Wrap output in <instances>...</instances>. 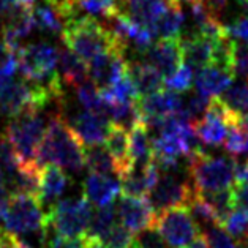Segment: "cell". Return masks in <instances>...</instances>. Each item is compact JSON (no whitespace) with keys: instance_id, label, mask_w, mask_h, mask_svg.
Here are the masks:
<instances>
[{"instance_id":"cell-55","label":"cell","mask_w":248,"mask_h":248,"mask_svg":"<svg viewBox=\"0 0 248 248\" xmlns=\"http://www.w3.org/2000/svg\"><path fill=\"white\" fill-rule=\"evenodd\" d=\"M45 3L52 5V7H56V8H57V0H45Z\"/></svg>"},{"instance_id":"cell-48","label":"cell","mask_w":248,"mask_h":248,"mask_svg":"<svg viewBox=\"0 0 248 248\" xmlns=\"http://www.w3.org/2000/svg\"><path fill=\"white\" fill-rule=\"evenodd\" d=\"M205 3H207V7L212 10V13H215V15H218L220 11H223L226 8V5L229 0H204Z\"/></svg>"},{"instance_id":"cell-32","label":"cell","mask_w":248,"mask_h":248,"mask_svg":"<svg viewBox=\"0 0 248 248\" xmlns=\"http://www.w3.org/2000/svg\"><path fill=\"white\" fill-rule=\"evenodd\" d=\"M220 98L235 114H239V116H248V81L234 84Z\"/></svg>"},{"instance_id":"cell-22","label":"cell","mask_w":248,"mask_h":248,"mask_svg":"<svg viewBox=\"0 0 248 248\" xmlns=\"http://www.w3.org/2000/svg\"><path fill=\"white\" fill-rule=\"evenodd\" d=\"M105 144L106 149L112 155L114 161H116L117 175L119 177H124L135 166L130 152V135H126V130L122 128V126L111 124V128L109 133H108Z\"/></svg>"},{"instance_id":"cell-7","label":"cell","mask_w":248,"mask_h":248,"mask_svg":"<svg viewBox=\"0 0 248 248\" xmlns=\"http://www.w3.org/2000/svg\"><path fill=\"white\" fill-rule=\"evenodd\" d=\"M17 65L26 81L45 84L57 75L59 51L49 43H30L16 52Z\"/></svg>"},{"instance_id":"cell-51","label":"cell","mask_w":248,"mask_h":248,"mask_svg":"<svg viewBox=\"0 0 248 248\" xmlns=\"http://www.w3.org/2000/svg\"><path fill=\"white\" fill-rule=\"evenodd\" d=\"M13 248H33L30 244H27L26 240H22L17 235H13Z\"/></svg>"},{"instance_id":"cell-38","label":"cell","mask_w":248,"mask_h":248,"mask_svg":"<svg viewBox=\"0 0 248 248\" xmlns=\"http://www.w3.org/2000/svg\"><path fill=\"white\" fill-rule=\"evenodd\" d=\"M101 242L105 248H133V245H135V232H131L122 223H116Z\"/></svg>"},{"instance_id":"cell-59","label":"cell","mask_w":248,"mask_h":248,"mask_svg":"<svg viewBox=\"0 0 248 248\" xmlns=\"http://www.w3.org/2000/svg\"><path fill=\"white\" fill-rule=\"evenodd\" d=\"M245 244H247V248H248V239L245 240Z\"/></svg>"},{"instance_id":"cell-42","label":"cell","mask_w":248,"mask_h":248,"mask_svg":"<svg viewBox=\"0 0 248 248\" xmlns=\"http://www.w3.org/2000/svg\"><path fill=\"white\" fill-rule=\"evenodd\" d=\"M17 70H19L17 56L15 52L7 54V56L0 60V87L7 86V84L13 81V76L16 75Z\"/></svg>"},{"instance_id":"cell-44","label":"cell","mask_w":248,"mask_h":248,"mask_svg":"<svg viewBox=\"0 0 248 248\" xmlns=\"http://www.w3.org/2000/svg\"><path fill=\"white\" fill-rule=\"evenodd\" d=\"M5 16L21 13V11H32L37 7V0H0Z\"/></svg>"},{"instance_id":"cell-60","label":"cell","mask_w":248,"mask_h":248,"mask_svg":"<svg viewBox=\"0 0 248 248\" xmlns=\"http://www.w3.org/2000/svg\"><path fill=\"white\" fill-rule=\"evenodd\" d=\"M133 248H135V245H133Z\"/></svg>"},{"instance_id":"cell-35","label":"cell","mask_w":248,"mask_h":248,"mask_svg":"<svg viewBox=\"0 0 248 248\" xmlns=\"http://www.w3.org/2000/svg\"><path fill=\"white\" fill-rule=\"evenodd\" d=\"M76 96H78V101L84 106L86 111L100 112L103 95L98 86H96L92 79L84 81L82 84H79V86L76 87Z\"/></svg>"},{"instance_id":"cell-29","label":"cell","mask_w":248,"mask_h":248,"mask_svg":"<svg viewBox=\"0 0 248 248\" xmlns=\"http://www.w3.org/2000/svg\"><path fill=\"white\" fill-rule=\"evenodd\" d=\"M184 26V13L180 3L174 2L155 27V35L160 38H177Z\"/></svg>"},{"instance_id":"cell-52","label":"cell","mask_w":248,"mask_h":248,"mask_svg":"<svg viewBox=\"0 0 248 248\" xmlns=\"http://www.w3.org/2000/svg\"><path fill=\"white\" fill-rule=\"evenodd\" d=\"M11 51L8 49L7 46H5V43H3V40H0V60H2L7 54H10Z\"/></svg>"},{"instance_id":"cell-16","label":"cell","mask_w":248,"mask_h":248,"mask_svg":"<svg viewBox=\"0 0 248 248\" xmlns=\"http://www.w3.org/2000/svg\"><path fill=\"white\" fill-rule=\"evenodd\" d=\"M234 71L226 66L212 63L198 71L195 78L196 92L207 98H215L226 92L234 82Z\"/></svg>"},{"instance_id":"cell-21","label":"cell","mask_w":248,"mask_h":248,"mask_svg":"<svg viewBox=\"0 0 248 248\" xmlns=\"http://www.w3.org/2000/svg\"><path fill=\"white\" fill-rule=\"evenodd\" d=\"M139 108H141L144 119H154V117H165L172 112H177L184 108L182 98L179 93L172 90L163 89L154 95L142 96L139 100Z\"/></svg>"},{"instance_id":"cell-33","label":"cell","mask_w":248,"mask_h":248,"mask_svg":"<svg viewBox=\"0 0 248 248\" xmlns=\"http://www.w3.org/2000/svg\"><path fill=\"white\" fill-rule=\"evenodd\" d=\"M223 146H225L226 152L229 155H232V158L248 152V135L244 128V125H242V119L239 122H235L234 125L229 126L228 136Z\"/></svg>"},{"instance_id":"cell-8","label":"cell","mask_w":248,"mask_h":248,"mask_svg":"<svg viewBox=\"0 0 248 248\" xmlns=\"http://www.w3.org/2000/svg\"><path fill=\"white\" fill-rule=\"evenodd\" d=\"M154 228L172 248H186L201 234L188 207H172L156 214Z\"/></svg>"},{"instance_id":"cell-50","label":"cell","mask_w":248,"mask_h":248,"mask_svg":"<svg viewBox=\"0 0 248 248\" xmlns=\"http://www.w3.org/2000/svg\"><path fill=\"white\" fill-rule=\"evenodd\" d=\"M86 248H105V245H103L101 240L89 237V235L86 234Z\"/></svg>"},{"instance_id":"cell-12","label":"cell","mask_w":248,"mask_h":248,"mask_svg":"<svg viewBox=\"0 0 248 248\" xmlns=\"http://www.w3.org/2000/svg\"><path fill=\"white\" fill-rule=\"evenodd\" d=\"M147 62L155 66L160 73L166 78L174 75L184 65V49L182 37L177 38H160L146 52Z\"/></svg>"},{"instance_id":"cell-17","label":"cell","mask_w":248,"mask_h":248,"mask_svg":"<svg viewBox=\"0 0 248 248\" xmlns=\"http://www.w3.org/2000/svg\"><path fill=\"white\" fill-rule=\"evenodd\" d=\"M217 45H218V41L210 40L201 33H191L190 37L182 38L184 60L186 62V65L198 70L215 63Z\"/></svg>"},{"instance_id":"cell-39","label":"cell","mask_w":248,"mask_h":248,"mask_svg":"<svg viewBox=\"0 0 248 248\" xmlns=\"http://www.w3.org/2000/svg\"><path fill=\"white\" fill-rule=\"evenodd\" d=\"M205 239L210 248H240V244L234 237H231L221 226H214L205 229Z\"/></svg>"},{"instance_id":"cell-37","label":"cell","mask_w":248,"mask_h":248,"mask_svg":"<svg viewBox=\"0 0 248 248\" xmlns=\"http://www.w3.org/2000/svg\"><path fill=\"white\" fill-rule=\"evenodd\" d=\"M193 81H195V68L184 63L174 75L166 78L165 89L172 90L175 93H184L191 87Z\"/></svg>"},{"instance_id":"cell-25","label":"cell","mask_w":248,"mask_h":248,"mask_svg":"<svg viewBox=\"0 0 248 248\" xmlns=\"http://www.w3.org/2000/svg\"><path fill=\"white\" fill-rule=\"evenodd\" d=\"M130 152L135 165H147L152 161L154 139L150 138V131L144 120L130 130Z\"/></svg>"},{"instance_id":"cell-14","label":"cell","mask_w":248,"mask_h":248,"mask_svg":"<svg viewBox=\"0 0 248 248\" xmlns=\"http://www.w3.org/2000/svg\"><path fill=\"white\" fill-rule=\"evenodd\" d=\"M175 0H122L119 8L139 26L150 29L155 33V27L169 7Z\"/></svg>"},{"instance_id":"cell-49","label":"cell","mask_w":248,"mask_h":248,"mask_svg":"<svg viewBox=\"0 0 248 248\" xmlns=\"http://www.w3.org/2000/svg\"><path fill=\"white\" fill-rule=\"evenodd\" d=\"M186 248H210V245H209V242H207V239H205V235L201 232L198 235V237L191 242V244L186 247Z\"/></svg>"},{"instance_id":"cell-46","label":"cell","mask_w":248,"mask_h":248,"mask_svg":"<svg viewBox=\"0 0 248 248\" xmlns=\"http://www.w3.org/2000/svg\"><path fill=\"white\" fill-rule=\"evenodd\" d=\"M57 10L60 11V15L63 16L65 22L75 17L76 15V7H75V0H57Z\"/></svg>"},{"instance_id":"cell-6","label":"cell","mask_w":248,"mask_h":248,"mask_svg":"<svg viewBox=\"0 0 248 248\" xmlns=\"http://www.w3.org/2000/svg\"><path fill=\"white\" fill-rule=\"evenodd\" d=\"M92 202L86 196L60 199L47 210L49 226L63 237H82L92 220Z\"/></svg>"},{"instance_id":"cell-45","label":"cell","mask_w":248,"mask_h":248,"mask_svg":"<svg viewBox=\"0 0 248 248\" xmlns=\"http://www.w3.org/2000/svg\"><path fill=\"white\" fill-rule=\"evenodd\" d=\"M232 191H234L235 209H248V182L234 184Z\"/></svg>"},{"instance_id":"cell-57","label":"cell","mask_w":248,"mask_h":248,"mask_svg":"<svg viewBox=\"0 0 248 248\" xmlns=\"http://www.w3.org/2000/svg\"><path fill=\"white\" fill-rule=\"evenodd\" d=\"M3 234V231H2V228H0V235H2Z\"/></svg>"},{"instance_id":"cell-26","label":"cell","mask_w":248,"mask_h":248,"mask_svg":"<svg viewBox=\"0 0 248 248\" xmlns=\"http://www.w3.org/2000/svg\"><path fill=\"white\" fill-rule=\"evenodd\" d=\"M86 166L90 172L112 175L117 174V166L109 150L103 146H92L86 149Z\"/></svg>"},{"instance_id":"cell-4","label":"cell","mask_w":248,"mask_h":248,"mask_svg":"<svg viewBox=\"0 0 248 248\" xmlns=\"http://www.w3.org/2000/svg\"><path fill=\"white\" fill-rule=\"evenodd\" d=\"M5 231L13 235H26L49 231V217L38 198L29 195H11L7 212L2 217Z\"/></svg>"},{"instance_id":"cell-23","label":"cell","mask_w":248,"mask_h":248,"mask_svg":"<svg viewBox=\"0 0 248 248\" xmlns=\"http://www.w3.org/2000/svg\"><path fill=\"white\" fill-rule=\"evenodd\" d=\"M70 185V177L62 168L59 166H45L41 174V188H40V201L41 204L54 205L60 201V196Z\"/></svg>"},{"instance_id":"cell-13","label":"cell","mask_w":248,"mask_h":248,"mask_svg":"<svg viewBox=\"0 0 248 248\" xmlns=\"http://www.w3.org/2000/svg\"><path fill=\"white\" fill-rule=\"evenodd\" d=\"M70 126L81 139L84 146H101L106 141L111 122L101 114L93 111H82L70 119Z\"/></svg>"},{"instance_id":"cell-36","label":"cell","mask_w":248,"mask_h":248,"mask_svg":"<svg viewBox=\"0 0 248 248\" xmlns=\"http://www.w3.org/2000/svg\"><path fill=\"white\" fill-rule=\"evenodd\" d=\"M17 165H19V156L3 133V135H0V174L3 175L7 182L13 177Z\"/></svg>"},{"instance_id":"cell-53","label":"cell","mask_w":248,"mask_h":248,"mask_svg":"<svg viewBox=\"0 0 248 248\" xmlns=\"http://www.w3.org/2000/svg\"><path fill=\"white\" fill-rule=\"evenodd\" d=\"M237 5H239L242 10L248 13V0H237Z\"/></svg>"},{"instance_id":"cell-28","label":"cell","mask_w":248,"mask_h":248,"mask_svg":"<svg viewBox=\"0 0 248 248\" xmlns=\"http://www.w3.org/2000/svg\"><path fill=\"white\" fill-rule=\"evenodd\" d=\"M116 217H117V207H114V204L105 205V207H98L96 212H93L92 220L87 229L89 237L103 240L111 231L112 226L116 225Z\"/></svg>"},{"instance_id":"cell-9","label":"cell","mask_w":248,"mask_h":248,"mask_svg":"<svg viewBox=\"0 0 248 248\" xmlns=\"http://www.w3.org/2000/svg\"><path fill=\"white\" fill-rule=\"evenodd\" d=\"M196 188L190 180L180 179L172 171L161 174L156 180L152 191L149 193V202L152 204L156 214L172 207H188L191 198L195 196Z\"/></svg>"},{"instance_id":"cell-56","label":"cell","mask_w":248,"mask_h":248,"mask_svg":"<svg viewBox=\"0 0 248 248\" xmlns=\"http://www.w3.org/2000/svg\"><path fill=\"white\" fill-rule=\"evenodd\" d=\"M2 179H5V177H3V175H2V174H0V180H2Z\"/></svg>"},{"instance_id":"cell-41","label":"cell","mask_w":248,"mask_h":248,"mask_svg":"<svg viewBox=\"0 0 248 248\" xmlns=\"http://www.w3.org/2000/svg\"><path fill=\"white\" fill-rule=\"evenodd\" d=\"M135 248H172V247L161 237L155 228H150L139 232L138 239L135 240Z\"/></svg>"},{"instance_id":"cell-54","label":"cell","mask_w":248,"mask_h":248,"mask_svg":"<svg viewBox=\"0 0 248 248\" xmlns=\"http://www.w3.org/2000/svg\"><path fill=\"white\" fill-rule=\"evenodd\" d=\"M242 125H244V128H245L247 135H248V116H244V117H242Z\"/></svg>"},{"instance_id":"cell-24","label":"cell","mask_w":248,"mask_h":248,"mask_svg":"<svg viewBox=\"0 0 248 248\" xmlns=\"http://www.w3.org/2000/svg\"><path fill=\"white\" fill-rule=\"evenodd\" d=\"M59 76L66 86L78 87L84 81H87L89 75V63L76 56V54L68 49V47H62L59 51Z\"/></svg>"},{"instance_id":"cell-40","label":"cell","mask_w":248,"mask_h":248,"mask_svg":"<svg viewBox=\"0 0 248 248\" xmlns=\"http://www.w3.org/2000/svg\"><path fill=\"white\" fill-rule=\"evenodd\" d=\"M232 70L234 75L240 76L244 81H248V45L235 40L232 54Z\"/></svg>"},{"instance_id":"cell-2","label":"cell","mask_w":248,"mask_h":248,"mask_svg":"<svg viewBox=\"0 0 248 248\" xmlns=\"http://www.w3.org/2000/svg\"><path fill=\"white\" fill-rule=\"evenodd\" d=\"M62 41L68 49L87 63L109 51L126 52L111 29L105 27L93 16H75L66 21L62 32Z\"/></svg>"},{"instance_id":"cell-18","label":"cell","mask_w":248,"mask_h":248,"mask_svg":"<svg viewBox=\"0 0 248 248\" xmlns=\"http://www.w3.org/2000/svg\"><path fill=\"white\" fill-rule=\"evenodd\" d=\"M120 190V182L112 179L111 175L90 172L84 180V193L90 202L96 207H105L114 202Z\"/></svg>"},{"instance_id":"cell-43","label":"cell","mask_w":248,"mask_h":248,"mask_svg":"<svg viewBox=\"0 0 248 248\" xmlns=\"http://www.w3.org/2000/svg\"><path fill=\"white\" fill-rule=\"evenodd\" d=\"M226 32L232 40L248 45V13L235 17L229 26H226Z\"/></svg>"},{"instance_id":"cell-5","label":"cell","mask_w":248,"mask_h":248,"mask_svg":"<svg viewBox=\"0 0 248 248\" xmlns=\"http://www.w3.org/2000/svg\"><path fill=\"white\" fill-rule=\"evenodd\" d=\"M40 112V109H29L11 119L5 128V136L8 138L21 161L37 160L38 147L47 128Z\"/></svg>"},{"instance_id":"cell-31","label":"cell","mask_w":248,"mask_h":248,"mask_svg":"<svg viewBox=\"0 0 248 248\" xmlns=\"http://www.w3.org/2000/svg\"><path fill=\"white\" fill-rule=\"evenodd\" d=\"M188 209L191 212V217L195 218L198 226H202L205 229L220 226L218 218H217L214 209L210 207V204L205 201V198L196 190L195 196L191 198V201L188 204Z\"/></svg>"},{"instance_id":"cell-10","label":"cell","mask_w":248,"mask_h":248,"mask_svg":"<svg viewBox=\"0 0 248 248\" xmlns=\"http://www.w3.org/2000/svg\"><path fill=\"white\" fill-rule=\"evenodd\" d=\"M117 217L120 218V223L131 232L139 234L155 226L156 212L147 198L138 199L122 195L117 204Z\"/></svg>"},{"instance_id":"cell-30","label":"cell","mask_w":248,"mask_h":248,"mask_svg":"<svg viewBox=\"0 0 248 248\" xmlns=\"http://www.w3.org/2000/svg\"><path fill=\"white\" fill-rule=\"evenodd\" d=\"M201 193V191H199ZM205 198V201L210 204V207L214 209L217 218H218L220 226L226 221V218L235 210V202H234V191L232 186L226 190L214 191V193H201Z\"/></svg>"},{"instance_id":"cell-3","label":"cell","mask_w":248,"mask_h":248,"mask_svg":"<svg viewBox=\"0 0 248 248\" xmlns=\"http://www.w3.org/2000/svg\"><path fill=\"white\" fill-rule=\"evenodd\" d=\"M188 174L193 186L201 193H214L231 188L235 182V158L226 156H212L209 154H199L186 158Z\"/></svg>"},{"instance_id":"cell-34","label":"cell","mask_w":248,"mask_h":248,"mask_svg":"<svg viewBox=\"0 0 248 248\" xmlns=\"http://www.w3.org/2000/svg\"><path fill=\"white\" fill-rule=\"evenodd\" d=\"M225 231L242 244L248 239V209H235L221 226Z\"/></svg>"},{"instance_id":"cell-20","label":"cell","mask_w":248,"mask_h":248,"mask_svg":"<svg viewBox=\"0 0 248 248\" xmlns=\"http://www.w3.org/2000/svg\"><path fill=\"white\" fill-rule=\"evenodd\" d=\"M43 168L37 160L33 161H21L17 165L16 172L8 180V184L15 188L13 195H29L40 199L41 188V174Z\"/></svg>"},{"instance_id":"cell-58","label":"cell","mask_w":248,"mask_h":248,"mask_svg":"<svg viewBox=\"0 0 248 248\" xmlns=\"http://www.w3.org/2000/svg\"><path fill=\"white\" fill-rule=\"evenodd\" d=\"M108 2H117V0H108Z\"/></svg>"},{"instance_id":"cell-1","label":"cell","mask_w":248,"mask_h":248,"mask_svg":"<svg viewBox=\"0 0 248 248\" xmlns=\"http://www.w3.org/2000/svg\"><path fill=\"white\" fill-rule=\"evenodd\" d=\"M37 161L41 166H59L68 171H81L86 166L84 144L62 114H54L49 119Z\"/></svg>"},{"instance_id":"cell-47","label":"cell","mask_w":248,"mask_h":248,"mask_svg":"<svg viewBox=\"0 0 248 248\" xmlns=\"http://www.w3.org/2000/svg\"><path fill=\"white\" fill-rule=\"evenodd\" d=\"M248 182V160L244 165H235V182L234 184H247Z\"/></svg>"},{"instance_id":"cell-19","label":"cell","mask_w":248,"mask_h":248,"mask_svg":"<svg viewBox=\"0 0 248 248\" xmlns=\"http://www.w3.org/2000/svg\"><path fill=\"white\" fill-rule=\"evenodd\" d=\"M128 75L135 82L139 96L154 95L165 89V76L149 62L128 60Z\"/></svg>"},{"instance_id":"cell-27","label":"cell","mask_w":248,"mask_h":248,"mask_svg":"<svg viewBox=\"0 0 248 248\" xmlns=\"http://www.w3.org/2000/svg\"><path fill=\"white\" fill-rule=\"evenodd\" d=\"M33 19H35V27L43 30L47 33L54 35H62L63 27H65V19L60 15V11L52 7V5H41V7H35L33 10Z\"/></svg>"},{"instance_id":"cell-11","label":"cell","mask_w":248,"mask_h":248,"mask_svg":"<svg viewBox=\"0 0 248 248\" xmlns=\"http://www.w3.org/2000/svg\"><path fill=\"white\" fill-rule=\"evenodd\" d=\"M128 71V60L124 51H109L89 63V75L100 90L109 89Z\"/></svg>"},{"instance_id":"cell-15","label":"cell","mask_w":248,"mask_h":248,"mask_svg":"<svg viewBox=\"0 0 248 248\" xmlns=\"http://www.w3.org/2000/svg\"><path fill=\"white\" fill-rule=\"evenodd\" d=\"M160 177V169L154 161L147 165H135L124 177H120V190L124 196L144 199L152 191Z\"/></svg>"}]
</instances>
